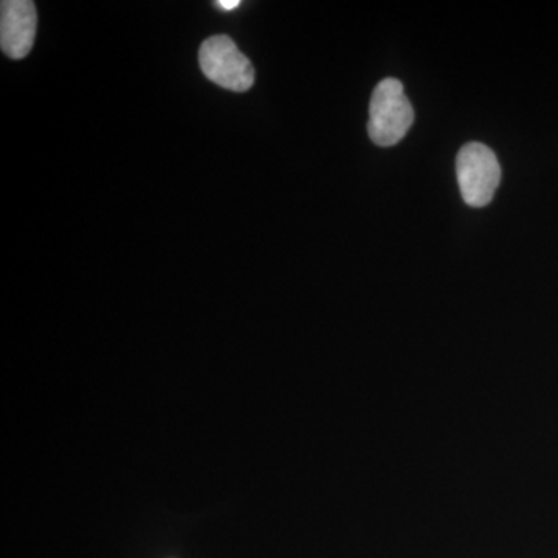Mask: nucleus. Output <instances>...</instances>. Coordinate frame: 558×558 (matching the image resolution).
Returning <instances> with one entry per match:
<instances>
[{
    "label": "nucleus",
    "instance_id": "39448f33",
    "mask_svg": "<svg viewBox=\"0 0 558 558\" xmlns=\"http://www.w3.org/2000/svg\"><path fill=\"white\" fill-rule=\"evenodd\" d=\"M218 5L223 10H234L241 5L240 0H219Z\"/></svg>",
    "mask_w": 558,
    "mask_h": 558
},
{
    "label": "nucleus",
    "instance_id": "20e7f679",
    "mask_svg": "<svg viewBox=\"0 0 558 558\" xmlns=\"http://www.w3.org/2000/svg\"><path fill=\"white\" fill-rule=\"evenodd\" d=\"M38 14L31 0H3L0 3V47L11 60L27 57L35 44Z\"/></svg>",
    "mask_w": 558,
    "mask_h": 558
},
{
    "label": "nucleus",
    "instance_id": "7ed1b4c3",
    "mask_svg": "<svg viewBox=\"0 0 558 558\" xmlns=\"http://www.w3.org/2000/svg\"><path fill=\"white\" fill-rule=\"evenodd\" d=\"M199 64L204 75L223 89L245 92L255 83L252 62L229 36L205 40L199 50Z\"/></svg>",
    "mask_w": 558,
    "mask_h": 558
},
{
    "label": "nucleus",
    "instance_id": "f257e3e1",
    "mask_svg": "<svg viewBox=\"0 0 558 558\" xmlns=\"http://www.w3.org/2000/svg\"><path fill=\"white\" fill-rule=\"evenodd\" d=\"M414 121L413 106L396 78L377 84L369 102L368 134L381 148L398 145Z\"/></svg>",
    "mask_w": 558,
    "mask_h": 558
},
{
    "label": "nucleus",
    "instance_id": "f03ea898",
    "mask_svg": "<svg viewBox=\"0 0 558 558\" xmlns=\"http://www.w3.org/2000/svg\"><path fill=\"white\" fill-rule=\"evenodd\" d=\"M458 185L462 199L473 208H483L494 201L501 182V167L494 150L483 143H468L457 157Z\"/></svg>",
    "mask_w": 558,
    "mask_h": 558
}]
</instances>
